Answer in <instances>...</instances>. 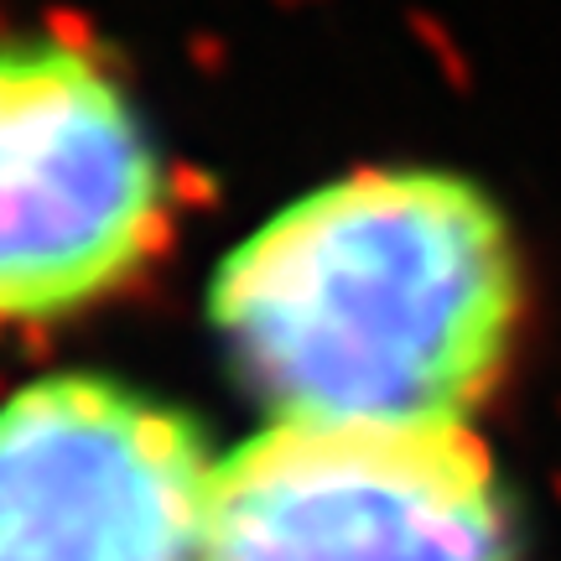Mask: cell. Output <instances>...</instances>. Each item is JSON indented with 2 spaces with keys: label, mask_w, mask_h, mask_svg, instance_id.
Returning <instances> with one entry per match:
<instances>
[{
  "label": "cell",
  "mask_w": 561,
  "mask_h": 561,
  "mask_svg": "<svg viewBox=\"0 0 561 561\" xmlns=\"http://www.w3.org/2000/svg\"><path fill=\"white\" fill-rule=\"evenodd\" d=\"M208 322L271 421H468L520 343V240L462 172L354 167L224 255Z\"/></svg>",
  "instance_id": "6da1fadb"
},
{
  "label": "cell",
  "mask_w": 561,
  "mask_h": 561,
  "mask_svg": "<svg viewBox=\"0 0 561 561\" xmlns=\"http://www.w3.org/2000/svg\"><path fill=\"white\" fill-rule=\"evenodd\" d=\"M203 561H520L468 421H265L214 473Z\"/></svg>",
  "instance_id": "7a4b0ae2"
},
{
  "label": "cell",
  "mask_w": 561,
  "mask_h": 561,
  "mask_svg": "<svg viewBox=\"0 0 561 561\" xmlns=\"http://www.w3.org/2000/svg\"><path fill=\"white\" fill-rule=\"evenodd\" d=\"M167 229V167L115 68L79 42L0 37V328L130 286Z\"/></svg>",
  "instance_id": "3957f363"
},
{
  "label": "cell",
  "mask_w": 561,
  "mask_h": 561,
  "mask_svg": "<svg viewBox=\"0 0 561 561\" xmlns=\"http://www.w3.org/2000/svg\"><path fill=\"white\" fill-rule=\"evenodd\" d=\"M214 473L151 390L42 375L0 401V561H203Z\"/></svg>",
  "instance_id": "277c9868"
}]
</instances>
